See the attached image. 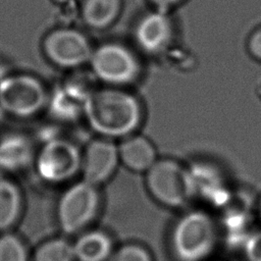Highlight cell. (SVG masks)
<instances>
[{
  "label": "cell",
  "mask_w": 261,
  "mask_h": 261,
  "mask_svg": "<svg viewBox=\"0 0 261 261\" xmlns=\"http://www.w3.org/2000/svg\"><path fill=\"white\" fill-rule=\"evenodd\" d=\"M3 116V113L1 112V110H0V117H2Z\"/></svg>",
  "instance_id": "cell-24"
},
{
  "label": "cell",
  "mask_w": 261,
  "mask_h": 261,
  "mask_svg": "<svg viewBox=\"0 0 261 261\" xmlns=\"http://www.w3.org/2000/svg\"><path fill=\"white\" fill-rule=\"evenodd\" d=\"M218 230L212 216L204 210L181 215L170 233V249L176 261H205L214 251Z\"/></svg>",
  "instance_id": "cell-2"
},
{
  "label": "cell",
  "mask_w": 261,
  "mask_h": 261,
  "mask_svg": "<svg viewBox=\"0 0 261 261\" xmlns=\"http://www.w3.org/2000/svg\"><path fill=\"white\" fill-rule=\"evenodd\" d=\"M0 261H29L23 242L13 233L0 236Z\"/></svg>",
  "instance_id": "cell-18"
},
{
  "label": "cell",
  "mask_w": 261,
  "mask_h": 261,
  "mask_svg": "<svg viewBox=\"0 0 261 261\" xmlns=\"http://www.w3.org/2000/svg\"><path fill=\"white\" fill-rule=\"evenodd\" d=\"M134 39L146 54L165 52L174 39V25L167 11L155 9L143 15L134 29Z\"/></svg>",
  "instance_id": "cell-10"
},
{
  "label": "cell",
  "mask_w": 261,
  "mask_h": 261,
  "mask_svg": "<svg viewBox=\"0 0 261 261\" xmlns=\"http://www.w3.org/2000/svg\"><path fill=\"white\" fill-rule=\"evenodd\" d=\"M82 151L77 145L61 136L38 145L33 168L45 184L59 185L71 180L81 172Z\"/></svg>",
  "instance_id": "cell-5"
},
{
  "label": "cell",
  "mask_w": 261,
  "mask_h": 261,
  "mask_svg": "<svg viewBox=\"0 0 261 261\" xmlns=\"http://www.w3.org/2000/svg\"><path fill=\"white\" fill-rule=\"evenodd\" d=\"M121 5V0H84L82 19L93 30H105L117 19Z\"/></svg>",
  "instance_id": "cell-16"
},
{
  "label": "cell",
  "mask_w": 261,
  "mask_h": 261,
  "mask_svg": "<svg viewBox=\"0 0 261 261\" xmlns=\"http://www.w3.org/2000/svg\"><path fill=\"white\" fill-rule=\"evenodd\" d=\"M93 75L104 86L124 88L140 76L142 66L136 53L117 42L95 47L89 61Z\"/></svg>",
  "instance_id": "cell-6"
},
{
  "label": "cell",
  "mask_w": 261,
  "mask_h": 261,
  "mask_svg": "<svg viewBox=\"0 0 261 261\" xmlns=\"http://www.w3.org/2000/svg\"><path fill=\"white\" fill-rule=\"evenodd\" d=\"M32 135L7 132L0 135V172L14 175L33 167L38 146Z\"/></svg>",
  "instance_id": "cell-11"
},
{
  "label": "cell",
  "mask_w": 261,
  "mask_h": 261,
  "mask_svg": "<svg viewBox=\"0 0 261 261\" xmlns=\"http://www.w3.org/2000/svg\"><path fill=\"white\" fill-rule=\"evenodd\" d=\"M119 163L118 145L113 140L94 139L82 151L83 179L99 187L111 178Z\"/></svg>",
  "instance_id": "cell-9"
},
{
  "label": "cell",
  "mask_w": 261,
  "mask_h": 261,
  "mask_svg": "<svg viewBox=\"0 0 261 261\" xmlns=\"http://www.w3.org/2000/svg\"><path fill=\"white\" fill-rule=\"evenodd\" d=\"M49 94L39 76L12 70L0 80V110L16 119H31L46 110Z\"/></svg>",
  "instance_id": "cell-3"
},
{
  "label": "cell",
  "mask_w": 261,
  "mask_h": 261,
  "mask_svg": "<svg viewBox=\"0 0 261 261\" xmlns=\"http://www.w3.org/2000/svg\"><path fill=\"white\" fill-rule=\"evenodd\" d=\"M149 194L161 205L180 208L194 197L189 168L172 158H158L145 172Z\"/></svg>",
  "instance_id": "cell-4"
},
{
  "label": "cell",
  "mask_w": 261,
  "mask_h": 261,
  "mask_svg": "<svg viewBox=\"0 0 261 261\" xmlns=\"http://www.w3.org/2000/svg\"><path fill=\"white\" fill-rule=\"evenodd\" d=\"M11 176L0 172V231L13 226L22 211V191Z\"/></svg>",
  "instance_id": "cell-15"
},
{
  "label": "cell",
  "mask_w": 261,
  "mask_h": 261,
  "mask_svg": "<svg viewBox=\"0 0 261 261\" xmlns=\"http://www.w3.org/2000/svg\"><path fill=\"white\" fill-rule=\"evenodd\" d=\"M72 246L75 261H108L114 252L111 237L102 229L83 231Z\"/></svg>",
  "instance_id": "cell-14"
},
{
  "label": "cell",
  "mask_w": 261,
  "mask_h": 261,
  "mask_svg": "<svg viewBox=\"0 0 261 261\" xmlns=\"http://www.w3.org/2000/svg\"><path fill=\"white\" fill-rule=\"evenodd\" d=\"M243 252L247 261H261V228L247 234L243 241Z\"/></svg>",
  "instance_id": "cell-20"
},
{
  "label": "cell",
  "mask_w": 261,
  "mask_h": 261,
  "mask_svg": "<svg viewBox=\"0 0 261 261\" xmlns=\"http://www.w3.org/2000/svg\"><path fill=\"white\" fill-rule=\"evenodd\" d=\"M257 213H258V217L261 221V195H260V197L258 199V203H257Z\"/></svg>",
  "instance_id": "cell-23"
},
{
  "label": "cell",
  "mask_w": 261,
  "mask_h": 261,
  "mask_svg": "<svg viewBox=\"0 0 261 261\" xmlns=\"http://www.w3.org/2000/svg\"><path fill=\"white\" fill-rule=\"evenodd\" d=\"M108 261H153V257L146 247L128 243L114 250Z\"/></svg>",
  "instance_id": "cell-19"
},
{
  "label": "cell",
  "mask_w": 261,
  "mask_h": 261,
  "mask_svg": "<svg viewBox=\"0 0 261 261\" xmlns=\"http://www.w3.org/2000/svg\"><path fill=\"white\" fill-rule=\"evenodd\" d=\"M32 261H75L72 243L64 238H54L42 243Z\"/></svg>",
  "instance_id": "cell-17"
},
{
  "label": "cell",
  "mask_w": 261,
  "mask_h": 261,
  "mask_svg": "<svg viewBox=\"0 0 261 261\" xmlns=\"http://www.w3.org/2000/svg\"><path fill=\"white\" fill-rule=\"evenodd\" d=\"M101 204L99 187L85 179L69 185L57 204L59 227L66 234L84 231L96 218Z\"/></svg>",
  "instance_id": "cell-7"
},
{
  "label": "cell",
  "mask_w": 261,
  "mask_h": 261,
  "mask_svg": "<svg viewBox=\"0 0 261 261\" xmlns=\"http://www.w3.org/2000/svg\"><path fill=\"white\" fill-rule=\"evenodd\" d=\"M247 49L253 58L261 61V25L255 29L249 36Z\"/></svg>",
  "instance_id": "cell-21"
},
{
  "label": "cell",
  "mask_w": 261,
  "mask_h": 261,
  "mask_svg": "<svg viewBox=\"0 0 261 261\" xmlns=\"http://www.w3.org/2000/svg\"><path fill=\"white\" fill-rule=\"evenodd\" d=\"M120 163L135 172H146L158 159L153 143L137 134L121 139L118 145Z\"/></svg>",
  "instance_id": "cell-13"
},
{
  "label": "cell",
  "mask_w": 261,
  "mask_h": 261,
  "mask_svg": "<svg viewBox=\"0 0 261 261\" xmlns=\"http://www.w3.org/2000/svg\"><path fill=\"white\" fill-rule=\"evenodd\" d=\"M149 1L152 3L155 9L168 12L169 9L179 4L182 0H149Z\"/></svg>",
  "instance_id": "cell-22"
},
{
  "label": "cell",
  "mask_w": 261,
  "mask_h": 261,
  "mask_svg": "<svg viewBox=\"0 0 261 261\" xmlns=\"http://www.w3.org/2000/svg\"><path fill=\"white\" fill-rule=\"evenodd\" d=\"M90 92L76 81L67 80L50 91L46 110L54 120H75L84 116V106Z\"/></svg>",
  "instance_id": "cell-12"
},
{
  "label": "cell",
  "mask_w": 261,
  "mask_h": 261,
  "mask_svg": "<svg viewBox=\"0 0 261 261\" xmlns=\"http://www.w3.org/2000/svg\"><path fill=\"white\" fill-rule=\"evenodd\" d=\"M41 48L51 64L66 70L89 63L94 50L89 38L82 31L69 27L50 30L43 37Z\"/></svg>",
  "instance_id": "cell-8"
},
{
  "label": "cell",
  "mask_w": 261,
  "mask_h": 261,
  "mask_svg": "<svg viewBox=\"0 0 261 261\" xmlns=\"http://www.w3.org/2000/svg\"><path fill=\"white\" fill-rule=\"evenodd\" d=\"M84 116L100 137L123 139L136 134L142 124L144 110L139 98L124 88L104 86L91 90L85 102Z\"/></svg>",
  "instance_id": "cell-1"
}]
</instances>
